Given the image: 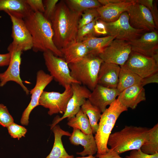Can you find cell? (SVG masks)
<instances>
[{
  "label": "cell",
  "instance_id": "cell-45",
  "mask_svg": "<svg viewBox=\"0 0 158 158\" xmlns=\"http://www.w3.org/2000/svg\"><path fill=\"white\" fill-rule=\"evenodd\" d=\"M1 41L0 39V41Z\"/></svg>",
  "mask_w": 158,
  "mask_h": 158
},
{
  "label": "cell",
  "instance_id": "cell-29",
  "mask_svg": "<svg viewBox=\"0 0 158 158\" xmlns=\"http://www.w3.org/2000/svg\"><path fill=\"white\" fill-rule=\"evenodd\" d=\"M68 120L67 125L73 129H79L85 134L92 133L88 118L81 108L75 116Z\"/></svg>",
  "mask_w": 158,
  "mask_h": 158
},
{
  "label": "cell",
  "instance_id": "cell-31",
  "mask_svg": "<svg viewBox=\"0 0 158 158\" xmlns=\"http://www.w3.org/2000/svg\"><path fill=\"white\" fill-rule=\"evenodd\" d=\"M99 19V17H97L91 23L78 29L76 36V41L82 42L88 37L95 36L94 27L96 21Z\"/></svg>",
  "mask_w": 158,
  "mask_h": 158
},
{
  "label": "cell",
  "instance_id": "cell-10",
  "mask_svg": "<svg viewBox=\"0 0 158 158\" xmlns=\"http://www.w3.org/2000/svg\"><path fill=\"white\" fill-rule=\"evenodd\" d=\"M71 85L73 93L68 103L66 110L61 117L57 116L55 118L50 125L51 129L64 118H67L68 119L75 116L90 94V90L84 86L76 83H72Z\"/></svg>",
  "mask_w": 158,
  "mask_h": 158
},
{
  "label": "cell",
  "instance_id": "cell-33",
  "mask_svg": "<svg viewBox=\"0 0 158 158\" xmlns=\"http://www.w3.org/2000/svg\"><path fill=\"white\" fill-rule=\"evenodd\" d=\"M138 3L147 8L150 11L153 20L157 29L158 28V11L157 4L153 0H135Z\"/></svg>",
  "mask_w": 158,
  "mask_h": 158
},
{
  "label": "cell",
  "instance_id": "cell-7",
  "mask_svg": "<svg viewBox=\"0 0 158 158\" xmlns=\"http://www.w3.org/2000/svg\"><path fill=\"white\" fill-rule=\"evenodd\" d=\"M7 49L10 54V61L7 69L0 73V87H3L9 81H13L19 85L26 94L28 95L30 91L24 84L20 75L21 55L23 51L11 43Z\"/></svg>",
  "mask_w": 158,
  "mask_h": 158
},
{
  "label": "cell",
  "instance_id": "cell-41",
  "mask_svg": "<svg viewBox=\"0 0 158 158\" xmlns=\"http://www.w3.org/2000/svg\"><path fill=\"white\" fill-rule=\"evenodd\" d=\"M96 158H123L113 150L109 149L108 151L103 154H97Z\"/></svg>",
  "mask_w": 158,
  "mask_h": 158
},
{
  "label": "cell",
  "instance_id": "cell-16",
  "mask_svg": "<svg viewBox=\"0 0 158 158\" xmlns=\"http://www.w3.org/2000/svg\"><path fill=\"white\" fill-rule=\"evenodd\" d=\"M132 51L152 57L158 52V33L157 30L144 32L139 37L131 42Z\"/></svg>",
  "mask_w": 158,
  "mask_h": 158
},
{
  "label": "cell",
  "instance_id": "cell-1",
  "mask_svg": "<svg viewBox=\"0 0 158 158\" xmlns=\"http://www.w3.org/2000/svg\"><path fill=\"white\" fill-rule=\"evenodd\" d=\"M81 13L71 9L64 1L57 3L50 22L54 32L53 42L59 50L76 40Z\"/></svg>",
  "mask_w": 158,
  "mask_h": 158
},
{
  "label": "cell",
  "instance_id": "cell-14",
  "mask_svg": "<svg viewBox=\"0 0 158 158\" xmlns=\"http://www.w3.org/2000/svg\"><path fill=\"white\" fill-rule=\"evenodd\" d=\"M53 79L52 76L42 70L37 72L35 85L30 91L31 95L30 102L23 112L21 118L20 123L22 125H28L30 113L34 108L39 105V101L42 92Z\"/></svg>",
  "mask_w": 158,
  "mask_h": 158
},
{
  "label": "cell",
  "instance_id": "cell-3",
  "mask_svg": "<svg viewBox=\"0 0 158 158\" xmlns=\"http://www.w3.org/2000/svg\"><path fill=\"white\" fill-rule=\"evenodd\" d=\"M149 129L145 127L126 126L121 130L110 135L107 145L119 154L140 149L147 137Z\"/></svg>",
  "mask_w": 158,
  "mask_h": 158
},
{
  "label": "cell",
  "instance_id": "cell-9",
  "mask_svg": "<svg viewBox=\"0 0 158 158\" xmlns=\"http://www.w3.org/2000/svg\"><path fill=\"white\" fill-rule=\"evenodd\" d=\"M104 23L108 35L128 42L138 38L145 32L135 29L130 25L127 12L122 13L116 21Z\"/></svg>",
  "mask_w": 158,
  "mask_h": 158
},
{
  "label": "cell",
  "instance_id": "cell-25",
  "mask_svg": "<svg viewBox=\"0 0 158 158\" xmlns=\"http://www.w3.org/2000/svg\"><path fill=\"white\" fill-rule=\"evenodd\" d=\"M114 39V37L109 35L100 37L92 36L87 38L82 42L87 47L89 54L98 56Z\"/></svg>",
  "mask_w": 158,
  "mask_h": 158
},
{
  "label": "cell",
  "instance_id": "cell-26",
  "mask_svg": "<svg viewBox=\"0 0 158 158\" xmlns=\"http://www.w3.org/2000/svg\"><path fill=\"white\" fill-rule=\"evenodd\" d=\"M120 67L116 87L120 92L133 85H141L142 78L123 66H121Z\"/></svg>",
  "mask_w": 158,
  "mask_h": 158
},
{
  "label": "cell",
  "instance_id": "cell-28",
  "mask_svg": "<svg viewBox=\"0 0 158 158\" xmlns=\"http://www.w3.org/2000/svg\"><path fill=\"white\" fill-rule=\"evenodd\" d=\"M144 153L153 154L158 152V124L150 128L147 137L140 149Z\"/></svg>",
  "mask_w": 158,
  "mask_h": 158
},
{
  "label": "cell",
  "instance_id": "cell-32",
  "mask_svg": "<svg viewBox=\"0 0 158 158\" xmlns=\"http://www.w3.org/2000/svg\"><path fill=\"white\" fill-rule=\"evenodd\" d=\"M81 17L78 22V29L91 23L99 16L97 8H93L83 12L81 13Z\"/></svg>",
  "mask_w": 158,
  "mask_h": 158
},
{
  "label": "cell",
  "instance_id": "cell-36",
  "mask_svg": "<svg viewBox=\"0 0 158 158\" xmlns=\"http://www.w3.org/2000/svg\"><path fill=\"white\" fill-rule=\"evenodd\" d=\"M58 0H45L43 1L44 11L43 13L44 17L50 22L54 14Z\"/></svg>",
  "mask_w": 158,
  "mask_h": 158
},
{
  "label": "cell",
  "instance_id": "cell-40",
  "mask_svg": "<svg viewBox=\"0 0 158 158\" xmlns=\"http://www.w3.org/2000/svg\"><path fill=\"white\" fill-rule=\"evenodd\" d=\"M158 83V72L149 76L142 78L141 85H144L151 83Z\"/></svg>",
  "mask_w": 158,
  "mask_h": 158
},
{
  "label": "cell",
  "instance_id": "cell-8",
  "mask_svg": "<svg viewBox=\"0 0 158 158\" xmlns=\"http://www.w3.org/2000/svg\"><path fill=\"white\" fill-rule=\"evenodd\" d=\"M64 88L62 93L44 91L42 92L39 101V105L48 109L49 115L65 113L73 92L71 85H66Z\"/></svg>",
  "mask_w": 158,
  "mask_h": 158
},
{
  "label": "cell",
  "instance_id": "cell-15",
  "mask_svg": "<svg viewBox=\"0 0 158 158\" xmlns=\"http://www.w3.org/2000/svg\"><path fill=\"white\" fill-rule=\"evenodd\" d=\"M12 23L11 43L23 51L32 49V40L31 35L23 19L8 13Z\"/></svg>",
  "mask_w": 158,
  "mask_h": 158
},
{
  "label": "cell",
  "instance_id": "cell-35",
  "mask_svg": "<svg viewBox=\"0 0 158 158\" xmlns=\"http://www.w3.org/2000/svg\"><path fill=\"white\" fill-rule=\"evenodd\" d=\"M13 121V119L6 107L0 104V124L4 127L7 128L14 122Z\"/></svg>",
  "mask_w": 158,
  "mask_h": 158
},
{
  "label": "cell",
  "instance_id": "cell-44",
  "mask_svg": "<svg viewBox=\"0 0 158 158\" xmlns=\"http://www.w3.org/2000/svg\"><path fill=\"white\" fill-rule=\"evenodd\" d=\"M75 158H96V157L93 155H89L87 157H77Z\"/></svg>",
  "mask_w": 158,
  "mask_h": 158
},
{
  "label": "cell",
  "instance_id": "cell-11",
  "mask_svg": "<svg viewBox=\"0 0 158 158\" xmlns=\"http://www.w3.org/2000/svg\"><path fill=\"white\" fill-rule=\"evenodd\" d=\"M132 51L128 42L115 39L98 56L104 62L121 66L127 61Z\"/></svg>",
  "mask_w": 158,
  "mask_h": 158
},
{
  "label": "cell",
  "instance_id": "cell-19",
  "mask_svg": "<svg viewBox=\"0 0 158 158\" xmlns=\"http://www.w3.org/2000/svg\"><path fill=\"white\" fill-rule=\"evenodd\" d=\"M71 143L75 145H81L84 150L76 154L83 157L86 155H93L97 152V145L93 134H85L78 129H73L69 138Z\"/></svg>",
  "mask_w": 158,
  "mask_h": 158
},
{
  "label": "cell",
  "instance_id": "cell-5",
  "mask_svg": "<svg viewBox=\"0 0 158 158\" xmlns=\"http://www.w3.org/2000/svg\"><path fill=\"white\" fill-rule=\"evenodd\" d=\"M103 62L98 56L88 54L80 61L68 65L71 77L92 91L97 85L99 71Z\"/></svg>",
  "mask_w": 158,
  "mask_h": 158
},
{
  "label": "cell",
  "instance_id": "cell-20",
  "mask_svg": "<svg viewBox=\"0 0 158 158\" xmlns=\"http://www.w3.org/2000/svg\"><path fill=\"white\" fill-rule=\"evenodd\" d=\"M120 66L103 62L99 71L97 84L111 88H116L120 70Z\"/></svg>",
  "mask_w": 158,
  "mask_h": 158
},
{
  "label": "cell",
  "instance_id": "cell-42",
  "mask_svg": "<svg viewBox=\"0 0 158 158\" xmlns=\"http://www.w3.org/2000/svg\"><path fill=\"white\" fill-rule=\"evenodd\" d=\"M10 60V54L8 52L4 54H0V67L8 65Z\"/></svg>",
  "mask_w": 158,
  "mask_h": 158
},
{
  "label": "cell",
  "instance_id": "cell-27",
  "mask_svg": "<svg viewBox=\"0 0 158 158\" xmlns=\"http://www.w3.org/2000/svg\"><path fill=\"white\" fill-rule=\"evenodd\" d=\"M81 109L88 118L92 133L95 134L98 128V122L100 118L102 112L97 108L93 105L88 99L81 106Z\"/></svg>",
  "mask_w": 158,
  "mask_h": 158
},
{
  "label": "cell",
  "instance_id": "cell-39",
  "mask_svg": "<svg viewBox=\"0 0 158 158\" xmlns=\"http://www.w3.org/2000/svg\"><path fill=\"white\" fill-rule=\"evenodd\" d=\"M94 29L95 36L108 35L104 22L99 19L96 21L94 25Z\"/></svg>",
  "mask_w": 158,
  "mask_h": 158
},
{
  "label": "cell",
  "instance_id": "cell-18",
  "mask_svg": "<svg viewBox=\"0 0 158 158\" xmlns=\"http://www.w3.org/2000/svg\"><path fill=\"white\" fill-rule=\"evenodd\" d=\"M135 0H122L118 3L101 6L97 8L99 19L109 23L117 20L122 13L127 12Z\"/></svg>",
  "mask_w": 158,
  "mask_h": 158
},
{
  "label": "cell",
  "instance_id": "cell-23",
  "mask_svg": "<svg viewBox=\"0 0 158 158\" xmlns=\"http://www.w3.org/2000/svg\"><path fill=\"white\" fill-rule=\"evenodd\" d=\"M60 50L68 64L77 62L89 54L86 45L82 42L76 40Z\"/></svg>",
  "mask_w": 158,
  "mask_h": 158
},
{
  "label": "cell",
  "instance_id": "cell-38",
  "mask_svg": "<svg viewBox=\"0 0 158 158\" xmlns=\"http://www.w3.org/2000/svg\"><path fill=\"white\" fill-rule=\"evenodd\" d=\"M126 158H158V152L153 154H148L142 152L140 149L131 150Z\"/></svg>",
  "mask_w": 158,
  "mask_h": 158
},
{
  "label": "cell",
  "instance_id": "cell-43",
  "mask_svg": "<svg viewBox=\"0 0 158 158\" xmlns=\"http://www.w3.org/2000/svg\"><path fill=\"white\" fill-rule=\"evenodd\" d=\"M102 6H105L119 2L122 0H98Z\"/></svg>",
  "mask_w": 158,
  "mask_h": 158
},
{
  "label": "cell",
  "instance_id": "cell-30",
  "mask_svg": "<svg viewBox=\"0 0 158 158\" xmlns=\"http://www.w3.org/2000/svg\"><path fill=\"white\" fill-rule=\"evenodd\" d=\"M65 2L73 11L80 13L88 9L102 6L97 0H66Z\"/></svg>",
  "mask_w": 158,
  "mask_h": 158
},
{
  "label": "cell",
  "instance_id": "cell-21",
  "mask_svg": "<svg viewBox=\"0 0 158 158\" xmlns=\"http://www.w3.org/2000/svg\"><path fill=\"white\" fill-rule=\"evenodd\" d=\"M117 99L128 109H134L139 103L145 100V90L141 85H134L120 92Z\"/></svg>",
  "mask_w": 158,
  "mask_h": 158
},
{
  "label": "cell",
  "instance_id": "cell-13",
  "mask_svg": "<svg viewBox=\"0 0 158 158\" xmlns=\"http://www.w3.org/2000/svg\"><path fill=\"white\" fill-rule=\"evenodd\" d=\"M127 12L130 24L134 28L145 32L157 29L150 11L135 0Z\"/></svg>",
  "mask_w": 158,
  "mask_h": 158
},
{
  "label": "cell",
  "instance_id": "cell-37",
  "mask_svg": "<svg viewBox=\"0 0 158 158\" xmlns=\"http://www.w3.org/2000/svg\"><path fill=\"white\" fill-rule=\"evenodd\" d=\"M31 11L43 13L44 7L43 1L42 0H25Z\"/></svg>",
  "mask_w": 158,
  "mask_h": 158
},
{
  "label": "cell",
  "instance_id": "cell-4",
  "mask_svg": "<svg viewBox=\"0 0 158 158\" xmlns=\"http://www.w3.org/2000/svg\"><path fill=\"white\" fill-rule=\"evenodd\" d=\"M128 110L116 99L102 114L95 138L97 147V154H103L108 150L107 143L116 122L121 114Z\"/></svg>",
  "mask_w": 158,
  "mask_h": 158
},
{
  "label": "cell",
  "instance_id": "cell-6",
  "mask_svg": "<svg viewBox=\"0 0 158 158\" xmlns=\"http://www.w3.org/2000/svg\"><path fill=\"white\" fill-rule=\"evenodd\" d=\"M43 56L50 74L60 85L64 87L73 83L81 84L71 77L68 64L64 58L55 56L49 50L43 52Z\"/></svg>",
  "mask_w": 158,
  "mask_h": 158
},
{
  "label": "cell",
  "instance_id": "cell-34",
  "mask_svg": "<svg viewBox=\"0 0 158 158\" xmlns=\"http://www.w3.org/2000/svg\"><path fill=\"white\" fill-rule=\"evenodd\" d=\"M7 128L11 137L17 138L18 140L23 137H25L27 132V130L25 127L14 122L11 124Z\"/></svg>",
  "mask_w": 158,
  "mask_h": 158
},
{
  "label": "cell",
  "instance_id": "cell-22",
  "mask_svg": "<svg viewBox=\"0 0 158 158\" xmlns=\"http://www.w3.org/2000/svg\"><path fill=\"white\" fill-rule=\"evenodd\" d=\"M23 19L32 11L25 0H0V11Z\"/></svg>",
  "mask_w": 158,
  "mask_h": 158
},
{
  "label": "cell",
  "instance_id": "cell-12",
  "mask_svg": "<svg viewBox=\"0 0 158 158\" xmlns=\"http://www.w3.org/2000/svg\"><path fill=\"white\" fill-rule=\"evenodd\" d=\"M122 66L142 78L158 72V64L153 58L133 51Z\"/></svg>",
  "mask_w": 158,
  "mask_h": 158
},
{
  "label": "cell",
  "instance_id": "cell-2",
  "mask_svg": "<svg viewBox=\"0 0 158 158\" xmlns=\"http://www.w3.org/2000/svg\"><path fill=\"white\" fill-rule=\"evenodd\" d=\"M23 19L32 36V49L34 51L44 52L49 50L57 56L63 57L62 52L54 42L51 23L43 13L32 11Z\"/></svg>",
  "mask_w": 158,
  "mask_h": 158
},
{
  "label": "cell",
  "instance_id": "cell-24",
  "mask_svg": "<svg viewBox=\"0 0 158 158\" xmlns=\"http://www.w3.org/2000/svg\"><path fill=\"white\" fill-rule=\"evenodd\" d=\"M51 129L54 134V142L51 151L46 158H74L73 155H69L67 152L61 140L62 136L70 137L71 133L62 130L58 125L54 126Z\"/></svg>",
  "mask_w": 158,
  "mask_h": 158
},
{
  "label": "cell",
  "instance_id": "cell-17",
  "mask_svg": "<svg viewBox=\"0 0 158 158\" xmlns=\"http://www.w3.org/2000/svg\"><path fill=\"white\" fill-rule=\"evenodd\" d=\"M120 93L117 88H109L97 84L91 92L88 99L102 113Z\"/></svg>",
  "mask_w": 158,
  "mask_h": 158
}]
</instances>
